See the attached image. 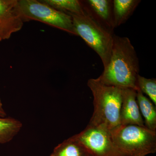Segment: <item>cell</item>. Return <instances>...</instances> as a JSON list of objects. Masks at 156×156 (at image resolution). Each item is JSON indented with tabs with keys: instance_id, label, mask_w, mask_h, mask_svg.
<instances>
[{
	"instance_id": "obj_1",
	"label": "cell",
	"mask_w": 156,
	"mask_h": 156,
	"mask_svg": "<svg viewBox=\"0 0 156 156\" xmlns=\"http://www.w3.org/2000/svg\"><path fill=\"white\" fill-rule=\"evenodd\" d=\"M139 72V60L130 40L114 35L109 62L98 79L106 85L137 91Z\"/></svg>"
},
{
	"instance_id": "obj_2",
	"label": "cell",
	"mask_w": 156,
	"mask_h": 156,
	"mask_svg": "<svg viewBox=\"0 0 156 156\" xmlns=\"http://www.w3.org/2000/svg\"><path fill=\"white\" fill-rule=\"evenodd\" d=\"M87 84L94 97V112L89 124L111 132L121 125L122 88L106 85L98 78L89 79Z\"/></svg>"
},
{
	"instance_id": "obj_3",
	"label": "cell",
	"mask_w": 156,
	"mask_h": 156,
	"mask_svg": "<svg viewBox=\"0 0 156 156\" xmlns=\"http://www.w3.org/2000/svg\"><path fill=\"white\" fill-rule=\"evenodd\" d=\"M83 9L81 14H69L72 18L74 28L77 36L80 37L97 53L105 68L111 56L114 34Z\"/></svg>"
},
{
	"instance_id": "obj_4",
	"label": "cell",
	"mask_w": 156,
	"mask_h": 156,
	"mask_svg": "<svg viewBox=\"0 0 156 156\" xmlns=\"http://www.w3.org/2000/svg\"><path fill=\"white\" fill-rule=\"evenodd\" d=\"M113 141L124 156H145L156 151V131L145 126L120 125L111 131Z\"/></svg>"
},
{
	"instance_id": "obj_5",
	"label": "cell",
	"mask_w": 156,
	"mask_h": 156,
	"mask_svg": "<svg viewBox=\"0 0 156 156\" xmlns=\"http://www.w3.org/2000/svg\"><path fill=\"white\" fill-rule=\"evenodd\" d=\"M18 10L23 23L36 20L76 35L72 18L37 0H18Z\"/></svg>"
},
{
	"instance_id": "obj_6",
	"label": "cell",
	"mask_w": 156,
	"mask_h": 156,
	"mask_svg": "<svg viewBox=\"0 0 156 156\" xmlns=\"http://www.w3.org/2000/svg\"><path fill=\"white\" fill-rule=\"evenodd\" d=\"M74 136L92 156H124L115 145L111 132L105 128L88 124Z\"/></svg>"
},
{
	"instance_id": "obj_7",
	"label": "cell",
	"mask_w": 156,
	"mask_h": 156,
	"mask_svg": "<svg viewBox=\"0 0 156 156\" xmlns=\"http://www.w3.org/2000/svg\"><path fill=\"white\" fill-rule=\"evenodd\" d=\"M17 3L18 0H0V31L4 40L19 31L23 25Z\"/></svg>"
},
{
	"instance_id": "obj_8",
	"label": "cell",
	"mask_w": 156,
	"mask_h": 156,
	"mask_svg": "<svg viewBox=\"0 0 156 156\" xmlns=\"http://www.w3.org/2000/svg\"><path fill=\"white\" fill-rule=\"evenodd\" d=\"M122 93L121 125H134L145 126L136 101V90L131 88H122Z\"/></svg>"
},
{
	"instance_id": "obj_9",
	"label": "cell",
	"mask_w": 156,
	"mask_h": 156,
	"mask_svg": "<svg viewBox=\"0 0 156 156\" xmlns=\"http://www.w3.org/2000/svg\"><path fill=\"white\" fill-rule=\"evenodd\" d=\"M83 7L93 18L104 27L113 32V1L87 0L81 1Z\"/></svg>"
},
{
	"instance_id": "obj_10",
	"label": "cell",
	"mask_w": 156,
	"mask_h": 156,
	"mask_svg": "<svg viewBox=\"0 0 156 156\" xmlns=\"http://www.w3.org/2000/svg\"><path fill=\"white\" fill-rule=\"evenodd\" d=\"M140 2V0L113 1V17L115 28L127 21Z\"/></svg>"
},
{
	"instance_id": "obj_11",
	"label": "cell",
	"mask_w": 156,
	"mask_h": 156,
	"mask_svg": "<svg viewBox=\"0 0 156 156\" xmlns=\"http://www.w3.org/2000/svg\"><path fill=\"white\" fill-rule=\"evenodd\" d=\"M136 98L140 114L144 118V126L151 131H156V106L139 89L136 91Z\"/></svg>"
},
{
	"instance_id": "obj_12",
	"label": "cell",
	"mask_w": 156,
	"mask_h": 156,
	"mask_svg": "<svg viewBox=\"0 0 156 156\" xmlns=\"http://www.w3.org/2000/svg\"><path fill=\"white\" fill-rule=\"evenodd\" d=\"M88 151L74 136L59 144L50 156H88Z\"/></svg>"
},
{
	"instance_id": "obj_13",
	"label": "cell",
	"mask_w": 156,
	"mask_h": 156,
	"mask_svg": "<svg viewBox=\"0 0 156 156\" xmlns=\"http://www.w3.org/2000/svg\"><path fill=\"white\" fill-rule=\"evenodd\" d=\"M22 128V123L19 120L0 117V144L11 141Z\"/></svg>"
},
{
	"instance_id": "obj_14",
	"label": "cell",
	"mask_w": 156,
	"mask_h": 156,
	"mask_svg": "<svg viewBox=\"0 0 156 156\" xmlns=\"http://www.w3.org/2000/svg\"><path fill=\"white\" fill-rule=\"evenodd\" d=\"M57 11L68 14H79L84 11L83 4L78 0H41Z\"/></svg>"
},
{
	"instance_id": "obj_15",
	"label": "cell",
	"mask_w": 156,
	"mask_h": 156,
	"mask_svg": "<svg viewBox=\"0 0 156 156\" xmlns=\"http://www.w3.org/2000/svg\"><path fill=\"white\" fill-rule=\"evenodd\" d=\"M137 85L138 89L143 94H145L149 98L152 102L156 105V79H147L138 75Z\"/></svg>"
},
{
	"instance_id": "obj_16",
	"label": "cell",
	"mask_w": 156,
	"mask_h": 156,
	"mask_svg": "<svg viewBox=\"0 0 156 156\" xmlns=\"http://www.w3.org/2000/svg\"><path fill=\"white\" fill-rule=\"evenodd\" d=\"M6 113L5 110L3 108L2 104L0 99V117L5 118L6 116Z\"/></svg>"
},
{
	"instance_id": "obj_17",
	"label": "cell",
	"mask_w": 156,
	"mask_h": 156,
	"mask_svg": "<svg viewBox=\"0 0 156 156\" xmlns=\"http://www.w3.org/2000/svg\"><path fill=\"white\" fill-rule=\"evenodd\" d=\"M4 40V37H3V36L2 34V33L0 31V41L2 40Z\"/></svg>"
},
{
	"instance_id": "obj_18",
	"label": "cell",
	"mask_w": 156,
	"mask_h": 156,
	"mask_svg": "<svg viewBox=\"0 0 156 156\" xmlns=\"http://www.w3.org/2000/svg\"><path fill=\"white\" fill-rule=\"evenodd\" d=\"M88 156H92L91 155H90V154H89V155H88Z\"/></svg>"
}]
</instances>
